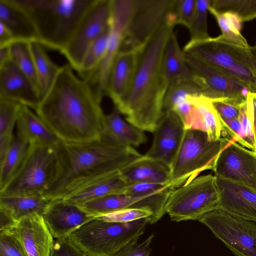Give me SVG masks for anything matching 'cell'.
<instances>
[{
    "instance_id": "6da1fadb",
    "label": "cell",
    "mask_w": 256,
    "mask_h": 256,
    "mask_svg": "<svg viewBox=\"0 0 256 256\" xmlns=\"http://www.w3.org/2000/svg\"><path fill=\"white\" fill-rule=\"evenodd\" d=\"M101 102L67 64L60 66L35 111L62 141L86 142L101 139L104 116Z\"/></svg>"
},
{
    "instance_id": "7a4b0ae2",
    "label": "cell",
    "mask_w": 256,
    "mask_h": 256,
    "mask_svg": "<svg viewBox=\"0 0 256 256\" xmlns=\"http://www.w3.org/2000/svg\"><path fill=\"white\" fill-rule=\"evenodd\" d=\"M174 26L163 24L138 52L136 72L126 94L115 104L126 121L143 131L154 132L164 113L168 82L162 61L167 40Z\"/></svg>"
},
{
    "instance_id": "3957f363",
    "label": "cell",
    "mask_w": 256,
    "mask_h": 256,
    "mask_svg": "<svg viewBox=\"0 0 256 256\" xmlns=\"http://www.w3.org/2000/svg\"><path fill=\"white\" fill-rule=\"evenodd\" d=\"M62 172L44 196L49 200L65 196L114 176L142 155L134 148L121 147L102 139L86 142L62 141Z\"/></svg>"
},
{
    "instance_id": "277c9868",
    "label": "cell",
    "mask_w": 256,
    "mask_h": 256,
    "mask_svg": "<svg viewBox=\"0 0 256 256\" xmlns=\"http://www.w3.org/2000/svg\"><path fill=\"white\" fill-rule=\"evenodd\" d=\"M32 20L38 42L61 52L94 0H16Z\"/></svg>"
},
{
    "instance_id": "5b68a950",
    "label": "cell",
    "mask_w": 256,
    "mask_h": 256,
    "mask_svg": "<svg viewBox=\"0 0 256 256\" xmlns=\"http://www.w3.org/2000/svg\"><path fill=\"white\" fill-rule=\"evenodd\" d=\"M148 224V218L128 222H110L94 218L69 236L88 256H112L138 240Z\"/></svg>"
},
{
    "instance_id": "8992f818",
    "label": "cell",
    "mask_w": 256,
    "mask_h": 256,
    "mask_svg": "<svg viewBox=\"0 0 256 256\" xmlns=\"http://www.w3.org/2000/svg\"><path fill=\"white\" fill-rule=\"evenodd\" d=\"M58 146L30 145L19 170L0 194L44 196L62 172Z\"/></svg>"
},
{
    "instance_id": "52a82bcc",
    "label": "cell",
    "mask_w": 256,
    "mask_h": 256,
    "mask_svg": "<svg viewBox=\"0 0 256 256\" xmlns=\"http://www.w3.org/2000/svg\"><path fill=\"white\" fill-rule=\"evenodd\" d=\"M232 140L228 137L211 140L204 132L186 130L182 144L170 166V188L174 189L190 182L204 170H212L217 156Z\"/></svg>"
},
{
    "instance_id": "ba28073f",
    "label": "cell",
    "mask_w": 256,
    "mask_h": 256,
    "mask_svg": "<svg viewBox=\"0 0 256 256\" xmlns=\"http://www.w3.org/2000/svg\"><path fill=\"white\" fill-rule=\"evenodd\" d=\"M220 196L216 178L212 174L197 176L172 190L165 206L172 221L198 220L219 208Z\"/></svg>"
},
{
    "instance_id": "9c48e42d",
    "label": "cell",
    "mask_w": 256,
    "mask_h": 256,
    "mask_svg": "<svg viewBox=\"0 0 256 256\" xmlns=\"http://www.w3.org/2000/svg\"><path fill=\"white\" fill-rule=\"evenodd\" d=\"M184 52L246 84L256 92V78L250 68L238 52L235 45L220 36L204 41L188 42Z\"/></svg>"
},
{
    "instance_id": "30bf717a",
    "label": "cell",
    "mask_w": 256,
    "mask_h": 256,
    "mask_svg": "<svg viewBox=\"0 0 256 256\" xmlns=\"http://www.w3.org/2000/svg\"><path fill=\"white\" fill-rule=\"evenodd\" d=\"M175 2L176 0H134L132 14L120 51L134 50L139 52L165 23L170 22L175 26Z\"/></svg>"
},
{
    "instance_id": "8fae6325",
    "label": "cell",
    "mask_w": 256,
    "mask_h": 256,
    "mask_svg": "<svg viewBox=\"0 0 256 256\" xmlns=\"http://www.w3.org/2000/svg\"><path fill=\"white\" fill-rule=\"evenodd\" d=\"M236 256H256V223L217 209L198 220Z\"/></svg>"
},
{
    "instance_id": "7c38bea8",
    "label": "cell",
    "mask_w": 256,
    "mask_h": 256,
    "mask_svg": "<svg viewBox=\"0 0 256 256\" xmlns=\"http://www.w3.org/2000/svg\"><path fill=\"white\" fill-rule=\"evenodd\" d=\"M134 0H112L108 43L105 56L98 67L82 78L102 101L112 63L120 52L130 24Z\"/></svg>"
},
{
    "instance_id": "4fadbf2b",
    "label": "cell",
    "mask_w": 256,
    "mask_h": 256,
    "mask_svg": "<svg viewBox=\"0 0 256 256\" xmlns=\"http://www.w3.org/2000/svg\"><path fill=\"white\" fill-rule=\"evenodd\" d=\"M112 8V0H94L60 52L76 72L89 46L108 26Z\"/></svg>"
},
{
    "instance_id": "5bb4252c",
    "label": "cell",
    "mask_w": 256,
    "mask_h": 256,
    "mask_svg": "<svg viewBox=\"0 0 256 256\" xmlns=\"http://www.w3.org/2000/svg\"><path fill=\"white\" fill-rule=\"evenodd\" d=\"M184 55L201 96L211 101L225 100L240 106L246 100L250 91L246 84L185 53Z\"/></svg>"
},
{
    "instance_id": "9a60e30c",
    "label": "cell",
    "mask_w": 256,
    "mask_h": 256,
    "mask_svg": "<svg viewBox=\"0 0 256 256\" xmlns=\"http://www.w3.org/2000/svg\"><path fill=\"white\" fill-rule=\"evenodd\" d=\"M214 176L256 190V152L232 140L217 156Z\"/></svg>"
},
{
    "instance_id": "2e32d148",
    "label": "cell",
    "mask_w": 256,
    "mask_h": 256,
    "mask_svg": "<svg viewBox=\"0 0 256 256\" xmlns=\"http://www.w3.org/2000/svg\"><path fill=\"white\" fill-rule=\"evenodd\" d=\"M185 132L182 120L174 111L164 112L153 132L152 146L144 156L170 167L182 144Z\"/></svg>"
},
{
    "instance_id": "e0dca14e",
    "label": "cell",
    "mask_w": 256,
    "mask_h": 256,
    "mask_svg": "<svg viewBox=\"0 0 256 256\" xmlns=\"http://www.w3.org/2000/svg\"><path fill=\"white\" fill-rule=\"evenodd\" d=\"M0 99L36 110L42 98L30 80L11 60L0 66Z\"/></svg>"
},
{
    "instance_id": "ac0fdd59",
    "label": "cell",
    "mask_w": 256,
    "mask_h": 256,
    "mask_svg": "<svg viewBox=\"0 0 256 256\" xmlns=\"http://www.w3.org/2000/svg\"><path fill=\"white\" fill-rule=\"evenodd\" d=\"M42 216L52 236L56 239L68 237L94 218L80 206L62 199L50 201Z\"/></svg>"
},
{
    "instance_id": "d6986e66",
    "label": "cell",
    "mask_w": 256,
    "mask_h": 256,
    "mask_svg": "<svg viewBox=\"0 0 256 256\" xmlns=\"http://www.w3.org/2000/svg\"><path fill=\"white\" fill-rule=\"evenodd\" d=\"M216 180L219 209L256 223V190L219 178Z\"/></svg>"
},
{
    "instance_id": "ffe728a7",
    "label": "cell",
    "mask_w": 256,
    "mask_h": 256,
    "mask_svg": "<svg viewBox=\"0 0 256 256\" xmlns=\"http://www.w3.org/2000/svg\"><path fill=\"white\" fill-rule=\"evenodd\" d=\"M15 230L28 256H50L54 240L42 216L21 219Z\"/></svg>"
},
{
    "instance_id": "44dd1931",
    "label": "cell",
    "mask_w": 256,
    "mask_h": 256,
    "mask_svg": "<svg viewBox=\"0 0 256 256\" xmlns=\"http://www.w3.org/2000/svg\"><path fill=\"white\" fill-rule=\"evenodd\" d=\"M138 52L134 50L120 51L115 58L108 75L106 96L114 104L127 92L134 78L138 62Z\"/></svg>"
},
{
    "instance_id": "7402d4cb",
    "label": "cell",
    "mask_w": 256,
    "mask_h": 256,
    "mask_svg": "<svg viewBox=\"0 0 256 256\" xmlns=\"http://www.w3.org/2000/svg\"><path fill=\"white\" fill-rule=\"evenodd\" d=\"M118 109L114 106L112 112L104 114L101 139L121 147H136L144 144V131L125 121Z\"/></svg>"
},
{
    "instance_id": "603a6c76",
    "label": "cell",
    "mask_w": 256,
    "mask_h": 256,
    "mask_svg": "<svg viewBox=\"0 0 256 256\" xmlns=\"http://www.w3.org/2000/svg\"><path fill=\"white\" fill-rule=\"evenodd\" d=\"M16 124V134L30 145L58 146L62 142L36 113L26 106L22 105Z\"/></svg>"
},
{
    "instance_id": "cb8c5ba5",
    "label": "cell",
    "mask_w": 256,
    "mask_h": 256,
    "mask_svg": "<svg viewBox=\"0 0 256 256\" xmlns=\"http://www.w3.org/2000/svg\"><path fill=\"white\" fill-rule=\"evenodd\" d=\"M120 174L128 184L140 182L168 184L170 169L164 163L142 155L122 169Z\"/></svg>"
},
{
    "instance_id": "d4e9b609",
    "label": "cell",
    "mask_w": 256,
    "mask_h": 256,
    "mask_svg": "<svg viewBox=\"0 0 256 256\" xmlns=\"http://www.w3.org/2000/svg\"><path fill=\"white\" fill-rule=\"evenodd\" d=\"M0 23L11 31L15 40L38 41L32 20L16 0H0Z\"/></svg>"
},
{
    "instance_id": "484cf974",
    "label": "cell",
    "mask_w": 256,
    "mask_h": 256,
    "mask_svg": "<svg viewBox=\"0 0 256 256\" xmlns=\"http://www.w3.org/2000/svg\"><path fill=\"white\" fill-rule=\"evenodd\" d=\"M162 67L168 85L182 80H194L184 53L181 49L174 30L170 34L165 46Z\"/></svg>"
},
{
    "instance_id": "4316f807",
    "label": "cell",
    "mask_w": 256,
    "mask_h": 256,
    "mask_svg": "<svg viewBox=\"0 0 256 256\" xmlns=\"http://www.w3.org/2000/svg\"><path fill=\"white\" fill-rule=\"evenodd\" d=\"M50 202L42 194H0V208L18 222L32 214L42 216Z\"/></svg>"
},
{
    "instance_id": "83f0119b",
    "label": "cell",
    "mask_w": 256,
    "mask_h": 256,
    "mask_svg": "<svg viewBox=\"0 0 256 256\" xmlns=\"http://www.w3.org/2000/svg\"><path fill=\"white\" fill-rule=\"evenodd\" d=\"M192 99L195 110L190 129L206 132L211 140L226 137L212 101L200 96H192Z\"/></svg>"
},
{
    "instance_id": "f1b7e54d",
    "label": "cell",
    "mask_w": 256,
    "mask_h": 256,
    "mask_svg": "<svg viewBox=\"0 0 256 256\" xmlns=\"http://www.w3.org/2000/svg\"><path fill=\"white\" fill-rule=\"evenodd\" d=\"M128 185L122 178L119 172L70 194L62 200L80 206L106 196L124 194Z\"/></svg>"
},
{
    "instance_id": "f546056e",
    "label": "cell",
    "mask_w": 256,
    "mask_h": 256,
    "mask_svg": "<svg viewBox=\"0 0 256 256\" xmlns=\"http://www.w3.org/2000/svg\"><path fill=\"white\" fill-rule=\"evenodd\" d=\"M150 196H134L124 194L106 196L80 206L94 218L120 209L142 208Z\"/></svg>"
},
{
    "instance_id": "4dcf8cb0",
    "label": "cell",
    "mask_w": 256,
    "mask_h": 256,
    "mask_svg": "<svg viewBox=\"0 0 256 256\" xmlns=\"http://www.w3.org/2000/svg\"><path fill=\"white\" fill-rule=\"evenodd\" d=\"M30 48L34 62L38 90L42 98L53 84L60 66L51 60L45 48L38 42H30Z\"/></svg>"
},
{
    "instance_id": "1f68e13d",
    "label": "cell",
    "mask_w": 256,
    "mask_h": 256,
    "mask_svg": "<svg viewBox=\"0 0 256 256\" xmlns=\"http://www.w3.org/2000/svg\"><path fill=\"white\" fill-rule=\"evenodd\" d=\"M30 146L25 138L16 134L11 147L0 162V190L16 174L26 158Z\"/></svg>"
},
{
    "instance_id": "d6a6232c",
    "label": "cell",
    "mask_w": 256,
    "mask_h": 256,
    "mask_svg": "<svg viewBox=\"0 0 256 256\" xmlns=\"http://www.w3.org/2000/svg\"><path fill=\"white\" fill-rule=\"evenodd\" d=\"M238 119L242 124L241 146L256 152V92H249L240 106Z\"/></svg>"
},
{
    "instance_id": "836d02e7",
    "label": "cell",
    "mask_w": 256,
    "mask_h": 256,
    "mask_svg": "<svg viewBox=\"0 0 256 256\" xmlns=\"http://www.w3.org/2000/svg\"><path fill=\"white\" fill-rule=\"evenodd\" d=\"M109 32L108 26L87 50L80 68L76 72L80 78H84L94 72L102 60L107 49Z\"/></svg>"
},
{
    "instance_id": "e575fe53",
    "label": "cell",
    "mask_w": 256,
    "mask_h": 256,
    "mask_svg": "<svg viewBox=\"0 0 256 256\" xmlns=\"http://www.w3.org/2000/svg\"><path fill=\"white\" fill-rule=\"evenodd\" d=\"M208 12L214 17L221 30L220 37L226 42L237 46L248 48L250 46L240 32L241 22L233 14L217 12L210 6Z\"/></svg>"
},
{
    "instance_id": "d590c367",
    "label": "cell",
    "mask_w": 256,
    "mask_h": 256,
    "mask_svg": "<svg viewBox=\"0 0 256 256\" xmlns=\"http://www.w3.org/2000/svg\"><path fill=\"white\" fill-rule=\"evenodd\" d=\"M10 48L12 61L30 80L38 90L30 42L15 40L10 46Z\"/></svg>"
},
{
    "instance_id": "8d00e7d4",
    "label": "cell",
    "mask_w": 256,
    "mask_h": 256,
    "mask_svg": "<svg viewBox=\"0 0 256 256\" xmlns=\"http://www.w3.org/2000/svg\"><path fill=\"white\" fill-rule=\"evenodd\" d=\"M210 7L234 15L241 23L256 18V0H211Z\"/></svg>"
},
{
    "instance_id": "74e56055",
    "label": "cell",
    "mask_w": 256,
    "mask_h": 256,
    "mask_svg": "<svg viewBox=\"0 0 256 256\" xmlns=\"http://www.w3.org/2000/svg\"><path fill=\"white\" fill-rule=\"evenodd\" d=\"M191 96H201L200 90L194 80H182L170 84L164 100V112L173 110L178 104Z\"/></svg>"
},
{
    "instance_id": "f35d334b",
    "label": "cell",
    "mask_w": 256,
    "mask_h": 256,
    "mask_svg": "<svg viewBox=\"0 0 256 256\" xmlns=\"http://www.w3.org/2000/svg\"><path fill=\"white\" fill-rule=\"evenodd\" d=\"M211 0H196L195 14L188 29L190 40L188 42H198L210 38L208 33L207 18Z\"/></svg>"
},
{
    "instance_id": "ab89813d",
    "label": "cell",
    "mask_w": 256,
    "mask_h": 256,
    "mask_svg": "<svg viewBox=\"0 0 256 256\" xmlns=\"http://www.w3.org/2000/svg\"><path fill=\"white\" fill-rule=\"evenodd\" d=\"M22 104L0 99V135L13 133Z\"/></svg>"
},
{
    "instance_id": "60d3db41",
    "label": "cell",
    "mask_w": 256,
    "mask_h": 256,
    "mask_svg": "<svg viewBox=\"0 0 256 256\" xmlns=\"http://www.w3.org/2000/svg\"><path fill=\"white\" fill-rule=\"evenodd\" d=\"M152 215V212L146 208H128L106 214L98 218L107 222H128L146 218H149Z\"/></svg>"
},
{
    "instance_id": "b9f144b4",
    "label": "cell",
    "mask_w": 256,
    "mask_h": 256,
    "mask_svg": "<svg viewBox=\"0 0 256 256\" xmlns=\"http://www.w3.org/2000/svg\"><path fill=\"white\" fill-rule=\"evenodd\" d=\"M15 228L0 231V256H28L17 236Z\"/></svg>"
},
{
    "instance_id": "7bdbcfd3",
    "label": "cell",
    "mask_w": 256,
    "mask_h": 256,
    "mask_svg": "<svg viewBox=\"0 0 256 256\" xmlns=\"http://www.w3.org/2000/svg\"><path fill=\"white\" fill-rule=\"evenodd\" d=\"M196 0H176L174 14L175 26L181 24L188 29L194 19Z\"/></svg>"
},
{
    "instance_id": "ee69618b",
    "label": "cell",
    "mask_w": 256,
    "mask_h": 256,
    "mask_svg": "<svg viewBox=\"0 0 256 256\" xmlns=\"http://www.w3.org/2000/svg\"><path fill=\"white\" fill-rule=\"evenodd\" d=\"M173 190L168 184L150 182H136L128 184L124 194L134 196H151Z\"/></svg>"
},
{
    "instance_id": "f6af8a7d",
    "label": "cell",
    "mask_w": 256,
    "mask_h": 256,
    "mask_svg": "<svg viewBox=\"0 0 256 256\" xmlns=\"http://www.w3.org/2000/svg\"><path fill=\"white\" fill-rule=\"evenodd\" d=\"M154 234H152L144 242L138 243V240L131 242L112 256H150V245Z\"/></svg>"
},
{
    "instance_id": "bcb514c9",
    "label": "cell",
    "mask_w": 256,
    "mask_h": 256,
    "mask_svg": "<svg viewBox=\"0 0 256 256\" xmlns=\"http://www.w3.org/2000/svg\"><path fill=\"white\" fill-rule=\"evenodd\" d=\"M50 256H88L68 237L56 239Z\"/></svg>"
},
{
    "instance_id": "7dc6e473",
    "label": "cell",
    "mask_w": 256,
    "mask_h": 256,
    "mask_svg": "<svg viewBox=\"0 0 256 256\" xmlns=\"http://www.w3.org/2000/svg\"><path fill=\"white\" fill-rule=\"evenodd\" d=\"M212 102L220 117L238 118L240 105L225 100H215Z\"/></svg>"
},
{
    "instance_id": "c3c4849f",
    "label": "cell",
    "mask_w": 256,
    "mask_h": 256,
    "mask_svg": "<svg viewBox=\"0 0 256 256\" xmlns=\"http://www.w3.org/2000/svg\"><path fill=\"white\" fill-rule=\"evenodd\" d=\"M222 128L231 140L238 142L242 136V124L238 118H226L220 117Z\"/></svg>"
},
{
    "instance_id": "681fc988",
    "label": "cell",
    "mask_w": 256,
    "mask_h": 256,
    "mask_svg": "<svg viewBox=\"0 0 256 256\" xmlns=\"http://www.w3.org/2000/svg\"><path fill=\"white\" fill-rule=\"evenodd\" d=\"M238 54L250 68L256 78V47L249 46L248 48L236 46Z\"/></svg>"
},
{
    "instance_id": "f907efd6",
    "label": "cell",
    "mask_w": 256,
    "mask_h": 256,
    "mask_svg": "<svg viewBox=\"0 0 256 256\" xmlns=\"http://www.w3.org/2000/svg\"><path fill=\"white\" fill-rule=\"evenodd\" d=\"M15 136L13 133L0 135V162H1L11 147Z\"/></svg>"
},
{
    "instance_id": "816d5d0a",
    "label": "cell",
    "mask_w": 256,
    "mask_h": 256,
    "mask_svg": "<svg viewBox=\"0 0 256 256\" xmlns=\"http://www.w3.org/2000/svg\"><path fill=\"white\" fill-rule=\"evenodd\" d=\"M18 223L10 214L0 208V231L12 229Z\"/></svg>"
},
{
    "instance_id": "f5cc1de1",
    "label": "cell",
    "mask_w": 256,
    "mask_h": 256,
    "mask_svg": "<svg viewBox=\"0 0 256 256\" xmlns=\"http://www.w3.org/2000/svg\"><path fill=\"white\" fill-rule=\"evenodd\" d=\"M14 41L15 40L11 31L0 23V47L10 46Z\"/></svg>"
},
{
    "instance_id": "db71d44e",
    "label": "cell",
    "mask_w": 256,
    "mask_h": 256,
    "mask_svg": "<svg viewBox=\"0 0 256 256\" xmlns=\"http://www.w3.org/2000/svg\"><path fill=\"white\" fill-rule=\"evenodd\" d=\"M11 60L10 46L0 47V66Z\"/></svg>"
},
{
    "instance_id": "11a10c76",
    "label": "cell",
    "mask_w": 256,
    "mask_h": 256,
    "mask_svg": "<svg viewBox=\"0 0 256 256\" xmlns=\"http://www.w3.org/2000/svg\"><path fill=\"white\" fill-rule=\"evenodd\" d=\"M254 46L256 47V44H255V46Z\"/></svg>"
}]
</instances>
